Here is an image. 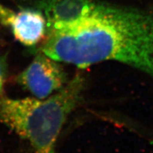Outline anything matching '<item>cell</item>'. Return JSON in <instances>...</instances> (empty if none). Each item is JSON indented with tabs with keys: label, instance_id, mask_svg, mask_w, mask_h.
Segmentation results:
<instances>
[{
	"label": "cell",
	"instance_id": "cell-1",
	"mask_svg": "<svg viewBox=\"0 0 153 153\" xmlns=\"http://www.w3.org/2000/svg\"><path fill=\"white\" fill-rule=\"evenodd\" d=\"M40 51L81 69L108 61L123 63L153 79V10L96 4L76 27L48 30Z\"/></svg>",
	"mask_w": 153,
	"mask_h": 153
},
{
	"label": "cell",
	"instance_id": "cell-2",
	"mask_svg": "<svg viewBox=\"0 0 153 153\" xmlns=\"http://www.w3.org/2000/svg\"><path fill=\"white\" fill-rule=\"evenodd\" d=\"M85 87V77L78 73L45 99L0 97V121L28 142L33 153H55L63 126L79 104Z\"/></svg>",
	"mask_w": 153,
	"mask_h": 153
},
{
	"label": "cell",
	"instance_id": "cell-3",
	"mask_svg": "<svg viewBox=\"0 0 153 153\" xmlns=\"http://www.w3.org/2000/svg\"><path fill=\"white\" fill-rule=\"evenodd\" d=\"M60 62L40 52L19 74L17 82L35 98H47L60 90L69 81Z\"/></svg>",
	"mask_w": 153,
	"mask_h": 153
},
{
	"label": "cell",
	"instance_id": "cell-4",
	"mask_svg": "<svg viewBox=\"0 0 153 153\" xmlns=\"http://www.w3.org/2000/svg\"><path fill=\"white\" fill-rule=\"evenodd\" d=\"M0 22L25 46H36L46 37L47 19L39 11L24 9L16 11L0 3Z\"/></svg>",
	"mask_w": 153,
	"mask_h": 153
},
{
	"label": "cell",
	"instance_id": "cell-5",
	"mask_svg": "<svg viewBox=\"0 0 153 153\" xmlns=\"http://www.w3.org/2000/svg\"><path fill=\"white\" fill-rule=\"evenodd\" d=\"M92 0H46L48 30H68L85 20L94 8Z\"/></svg>",
	"mask_w": 153,
	"mask_h": 153
},
{
	"label": "cell",
	"instance_id": "cell-6",
	"mask_svg": "<svg viewBox=\"0 0 153 153\" xmlns=\"http://www.w3.org/2000/svg\"><path fill=\"white\" fill-rule=\"evenodd\" d=\"M6 72L4 63L0 59V97H2L4 91Z\"/></svg>",
	"mask_w": 153,
	"mask_h": 153
}]
</instances>
